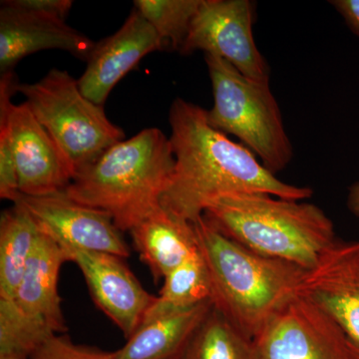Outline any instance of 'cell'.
<instances>
[{
	"mask_svg": "<svg viewBox=\"0 0 359 359\" xmlns=\"http://www.w3.org/2000/svg\"><path fill=\"white\" fill-rule=\"evenodd\" d=\"M15 92L57 146L73 178L107 149L124 140V131L108 119L103 106L82 93L78 80L52 68L39 81L16 83Z\"/></svg>",
	"mask_w": 359,
	"mask_h": 359,
	"instance_id": "cell-6",
	"label": "cell"
},
{
	"mask_svg": "<svg viewBox=\"0 0 359 359\" xmlns=\"http://www.w3.org/2000/svg\"><path fill=\"white\" fill-rule=\"evenodd\" d=\"M193 226L209 275L212 308L254 339L276 313L301 295L309 271L248 249L204 217Z\"/></svg>",
	"mask_w": 359,
	"mask_h": 359,
	"instance_id": "cell-2",
	"label": "cell"
},
{
	"mask_svg": "<svg viewBox=\"0 0 359 359\" xmlns=\"http://www.w3.org/2000/svg\"><path fill=\"white\" fill-rule=\"evenodd\" d=\"M130 233L142 262L147 264L156 283L199 250L193 224L163 207Z\"/></svg>",
	"mask_w": 359,
	"mask_h": 359,
	"instance_id": "cell-17",
	"label": "cell"
},
{
	"mask_svg": "<svg viewBox=\"0 0 359 359\" xmlns=\"http://www.w3.org/2000/svg\"><path fill=\"white\" fill-rule=\"evenodd\" d=\"M205 60L214 96L208 122L237 137L269 172H282L292 162L294 148L269 82L244 76L218 56L205 54Z\"/></svg>",
	"mask_w": 359,
	"mask_h": 359,
	"instance_id": "cell-5",
	"label": "cell"
},
{
	"mask_svg": "<svg viewBox=\"0 0 359 359\" xmlns=\"http://www.w3.org/2000/svg\"><path fill=\"white\" fill-rule=\"evenodd\" d=\"M65 262H69L67 252L40 231L13 299L23 311L46 321L56 334L67 330L58 294L59 271Z\"/></svg>",
	"mask_w": 359,
	"mask_h": 359,
	"instance_id": "cell-15",
	"label": "cell"
},
{
	"mask_svg": "<svg viewBox=\"0 0 359 359\" xmlns=\"http://www.w3.org/2000/svg\"><path fill=\"white\" fill-rule=\"evenodd\" d=\"M252 348L254 359H349L337 323L302 295L266 323Z\"/></svg>",
	"mask_w": 359,
	"mask_h": 359,
	"instance_id": "cell-9",
	"label": "cell"
},
{
	"mask_svg": "<svg viewBox=\"0 0 359 359\" xmlns=\"http://www.w3.org/2000/svg\"><path fill=\"white\" fill-rule=\"evenodd\" d=\"M55 334L46 321L26 313L14 299H0V354L32 358Z\"/></svg>",
	"mask_w": 359,
	"mask_h": 359,
	"instance_id": "cell-21",
	"label": "cell"
},
{
	"mask_svg": "<svg viewBox=\"0 0 359 359\" xmlns=\"http://www.w3.org/2000/svg\"><path fill=\"white\" fill-rule=\"evenodd\" d=\"M301 295L334 320L349 359H359V240H337L306 273Z\"/></svg>",
	"mask_w": 359,
	"mask_h": 359,
	"instance_id": "cell-11",
	"label": "cell"
},
{
	"mask_svg": "<svg viewBox=\"0 0 359 359\" xmlns=\"http://www.w3.org/2000/svg\"><path fill=\"white\" fill-rule=\"evenodd\" d=\"M330 4L344 18L351 29L359 35V0H334Z\"/></svg>",
	"mask_w": 359,
	"mask_h": 359,
	"instance_id": "cell-26",
	"label": "cell"
},
{
	"mask_svg": "<svg viewBox=\"0 0 359 359\" xmlns=\"http://www.w3.org/2000/svg\"><path fill=\"white\" fill-rule=\"evenodd\" d=\"M7 4L28 13L65 20L73 2L71 0H6Z\"/></svg>",
	"mask_w": 359,
	"mask_h": 359,
	"instance_id": "cell-25",
	"label": "cell"
},
{
	"mask_svg": "<svg viewBox=\"0 0 359 359\" xmlns=\"http://www.w3.org/2000/svg\"><path fill=\"white\" fill-rule=\"evenodd\" d=\"M203 0H135V9L150 23L164 46L181 51Z\"/></svg>",
	"mask_w": 359,
	"mask_h": 359,
	"instance_id": "cell-22",
	"label": "cell"
},
{
	"mask_svg": "<svg viewBox=\"0 0 359 359\" xmlns=\"http://www.w3.org/2000/svg\"><path fill=\"white\" fill-rule=\"evenodd\" d=\"M347 207L356 218L359 219V180L349 188L347 195Z\"/></svg>",
	"mask_w": 359,
	"mask_h": 359,
	"instance_id": "cell-27",
	"label": "cell"
},
{
	"mask_svg": "<svg viewBox=\"0 0 359 359\" xmlns=\"http://www.w3.org/2000/svg\"><path fill=\"white\" fill-rule=\"evenodd\" d=\"M66 252L83 273L96 306L128 339L141 327L157 297L144 290L123 257L88 250Z\"/></svg>",
	"mask_w": 359,
	"mask_h": 359,
	"instance_id": "cell-12",
	"label": "cell"
},
{
	"mask_svg": "<svg viewBox=\"0 0 359 359\" xmlns=\"http://www.w3.org/2000/svg\"><path fill=\"white\" fill-rule=\"evenodd\" d=\"M30 359H117L115 353L75 344L68 337L55 334L32 354Z\"/></svg>",
	"mask_w": 359,
	"mask_h": 359,
	"instance_id": "cell-23",
	"label": "cell"
},
{
	"mask_svg": "<svg viewBox=\"0 0 359 359\" xmlns=\"http://www.w3.org/2000/svg\"><path fill=\"white\" fill-rule=\"evenodd\" d=\"M14 204L22 207L40 231L55 241L65 252L88 250L123 259L130 256L121 231L109 216L70 200L65 193L43 197L20 195Z\"/></svg>",
	"mask_w": 359,
	"mask_h": 359,
	"instance_id": "cell-10",
	"label": "cell"
},
{
	"mask_svg": "<svg viewBox=\"0 0 359 359\" xmlns=\"http://www.w3.org/2000/svg\"><path fill=\"white\" fill-rule=\"evenodd\" d=\"M250 0H203L180 53L203 51L230 63L244 76L269 82V68L255 41Z\"/></svg>",
	"mask_w": 359,
	"mask_h": 359,
	"instance_id": "cell-8",
	"label": "cell"
},
{
	"mask_svg": "<svg viewBox=\"0 0 359 359\" xmlns=\"http://www.w3.org/2000/svg\"><path fill=\"white\" fill-rule=\"evenodd\" d=\"M20 196L11 136L6 123L0 120V197L15 203Z\"/></svg>",
	"mask_w": 359,
	"mask_h": 359,
	"instance_id": "cell-24",
	"label": "cell"
},
{
	"mask_svg": "<svg viewBox=\"0 0 359 359\" xmlns=\"http://www.w3.org/2000/svg\"><path fill=\"white\" fill-rule=\"evenodd\" d=\"M181 359H254L252 339L212 308Z\"/></svg>",
	"mask_w": 359,
	"mask_h": 359,
	"instance_id": "cell-19",
	"label": "cell"
},
{
	"mask_svg": "<svg viewBox=\"0 0 359 359\" xmlns=\"http://www.w3.org/2000/svg\"><path fill=\"white\" fill-rule=\"evenodd\" d=\"M0 359H30V358L18 355V354H0Z\"/></svg>",
	"mask_w": 359,
	"mask_h": 359,
	"instance_id": "cell-28",
	"label": "cell"
},
{
	"mask_svg": "<svg viewBox=\"0 0 359 359\" xmlns=\"http://www.w3.org/2000/svg\"><path fill=\"white\" fill-rule=\"evenodd\" d=\"M212 308L211 301L187 309H170L149 316L117 359H181L187 346Z\"/></svg>",
	"mask_w": 359,
	"mask_h": 359,
	"instance_id": "cell-16",
	"label": "cell"
},
{
	"mask_svg": "<svg viewBox=\"0 0 359 359\" xmlns=\"http://www.w3.org/2000/svg\"><path fill=\"white\" fill-rule=\"evenodd\" d=\"M40 231L34 219L14 204L0 219V299H13Z\"/></svg>",
	"mask_w": 359,
	"mask_h": 359,
	"instance_id": "cell-18",
	"label": "cell"
},
{
	"mask_svg": "<svg viewBox=\"0 0 359 359\" xmlns=\"http://www.w3.org/2000/svg\"><path fill=\"white\" fill-rule=\"evenodd\" d=\"M203 217L248 249L306 271L337 241L334 223L320 207L269 194H233L215 203Z\"/></svg>",
	"mask_w": 359,
	"mask_h": 359,
	"instance_id": "cell-4",
	"label": "cell"
},
{
	"mask_svg": "<svg viewBox=\"0 0 359 359\" xmlns=\"http://www.w3.org/2000/svg\"><path fill=\"white\" fill-rule=\"evenodd\" d=\"M211 285L199 250L164 278V285L145 318L170 309H187L210 301ZM143 320V321H144Z\"/></svg>",
	"mask_w": 359,
	"mask_h": 359,
	"instance_id": "cell-20",
	"label": "cell"
},
{
	"mask_svg": "<svg viewBox=\"0 0 359 359\" xmlns=\"http://www.w3.org/2000/svg\"><path fill=\"white\" fill-rule=\"evenodd\" d=\"M164 47L154 28L134 8L117 32L95 44L86 70L78 79L79 88L90 101L103 106L116 85L142 58Z\"/></svg>",
	"mask_w": 359,
	"mask_h": 359,
	"instance_id": "cell-13",
	"label": "cell"
},
{
	"mask_svg": "<svg viewBox=\"0 0 359 359\" xmlns=\"http://www.w3.org/2000/svg\"><path fill=\"white\" fill-rule=\"evenodd\" d=\"M175 169L163 195V209L195 223L219 200L233 194L264 193L282 199L304 201L309 187L276 178L242 143L212 128L207 110L178 98L169 114Z\"/></svg>",
	"mask_w": 359,
	"mask_h": 359,
	"instance_id": "cell-1",
	"label": "cell"
},
{
	"mask_svg": "<svg viewBox=\"0 0 359 359\" xmlns=\"http://www.w3.org/2000/svg\"><path fill=\"white\" fill-rule=\"evenodd\" d=\"M0 71L11 72L26 56L58 49L88 60L95 44L62 18L28 13L1 1Z\"/></svg>",
	"mask_w": 359,
	"mask_h": 359,
	"instance_id": "cell-14",
	"label": "cell"
},
{
	"mask_svg": "<svg viewBox=\"0 0 359 359\" xmlns=\"http://www.w3.org/2000/svg\"><path fill=\"white\" fill-rule=\"evenodd\" d=\"M13 71L0 77V120L11 136L18 190L27 197L65 193L73 180L53 139L25 103L11 102L15 93Z\"/></svg>",
	"mask_w": 359,
	"mask_h": 359,
	"instance_id": "cell-7",
	"label": "cell"
},
{
	"mask_svg": "<svg viewBox=\"0 0 359 359\" xmlns=\"http://www.w3.org/2000/svg\"><path fill=\"white\" fill-rule=\"evenodd\" d=\"M175 156L158 128L116 143L73 178L70 200L105 212L119 231L133 230L159 210L171 181Z\"/></svg>",
	"mask_w": 359,
	"mask_h": 359,
	"instance_id": "cell-3",
	"label": "cell"
}]
</instances>
